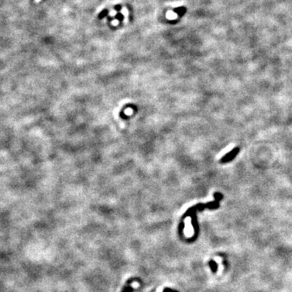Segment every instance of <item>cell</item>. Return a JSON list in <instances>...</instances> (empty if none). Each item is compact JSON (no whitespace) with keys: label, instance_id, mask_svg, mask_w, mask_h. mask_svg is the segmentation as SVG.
<instances>
[{"label":"cell","instance_id":"obj_2","mask_svg":"<svg viewBox=\"0 0 292 292\" xmlns=\"http://www.w3.org/2000/svg\"><path fill=\"white\" fill-rule=\"evenodd\" d=\"M209 265H211V268H212V270H213V272H216V271H217V264H216L215 262L210 261L209 262Z\"/></svg>","mask_w":292,"mask_h":292},{"label":"cell","instance_id":"obj_1","mask_svg":"<svg viewBox=\"0 0 292 292\" xmlns=\"http://www.w3.org/2000/svg\"><path fill=\"white\" fill-rule=\"evenodd\" d=\"M238 151H239L238 148H235L234 149H233L232 151H231L230 153H228L227 154H226V155H225V156H224V157H223V158H222L221 160H220V162H222V163H225V162H227V161L232 160L233 158H235V156H236V154L238 153Z\"/></svg>","mask_w":292,"mask_h":292}]
</instances>
